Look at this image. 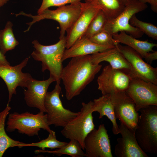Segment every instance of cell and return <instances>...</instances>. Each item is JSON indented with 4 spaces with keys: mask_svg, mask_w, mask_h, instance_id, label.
Returning <instances> with one entry per match:
<instances>
[{
    "mask_svg": "<svg viewBox=\"0 0 157 157\" xmlns=\"http://www.w3.org/2000/svg\"><path fill=\"white\" fill-rule=\"evenodd\" d=\"M82 0H42V4L37 11L38 14L41 13L45 10L51 6L59 7L71 4L80 2Z\"/></svg>",
    "mask_w": 157,
    "mask_h": 157,
    "instance_id": "f546056e",
    "label": "cell"
},
{
    "mask_svg": "<svg viewBox=\"0 0 157 157\" xmlns=\"http://www.w3.org/2000/svg\"><path fill=\"white\" fill-rule=\"evenodd\" d=\"M11 107L8 103L5 108L0 112V157H2L8 148L18 147L22 142L10 138L7 134L5 129L6 121Z\"/></svg>",
    "mask_w": 157,
    "mask_h": 157,
    "instance_id": "7402d4cb",
    "label": "cell"
},
{
    "mask_svg": "<svg viewBox=\"0 0 157 157\" xmlns=\"http://www.w3.org/2000/svg\"><path fill=\"white\" fill-rule=\"evenodd\" d=\"M81 2L70 4L58 7L55 10L47 9L41 13L33 15L22 11L18 14L13 13L16 17L22 15L32 19V21L26 24L28 25L24 32L28 31L31 26L35 23L45 19H51L57 21L60 28L59 39L65 37V32L70 28L80 15L81 10Z\"/></svg>",
    "mask_w": 157,
    "mask_h": 157,
    "instance_id": "277c9868",
    "label": "cell"
},
{
    "mask_svg": "<svg viewBox=\"0 0 157 157\" xmlns=\"http://www.w3.org/2000/svg\"><path fill=\"white\" fill-rule=\"evenodd\" d=\"M93 110L99 114V119L106 116L113 124L112 131L115 135L119 133V126L117 124L110 94L102 95L93 100Z\"/></svg>",
    "mask_w": 157,
    "mask_h": 157,
    "instance_id": "44dd1931",
    "label": "cell"
},
{
    "mask_svg": "<svg viewBox=\"0 0 157 157\" xmlns=\"http://www.w3.org/2000/svg\"><path fill=\"white\" fill-rule=\"evenodd\" d=\"M89 39L94 44L103 46L115 47L118 44L113 39V35L105 30L94 35Z\"/></svg>",
    "mask_w": 157,
    "mask_h": 157,
    "instance_id": "f1b7e54d",
    "label": "cell"
},
{
    "mask_svg": "<svg viewBox=\"0 0 157 157\" xmlns=\"http://www.w3.org/2000/svg\"><path fill=\"white\" fill-rule=\"evenodd\" d=\"M120 3L125 6L131 0H117Z\"/></svg>",
    "mask_w": 157,
    "mask_h": 157,
    "instance_id": "836d02e7",
    "label": "cell"
},
{
    "mask_svg": "<svg viewBox=\"0 0 157 157\" xmlns=\"http://www.w3.org/2000/svg\"><path fill=\"white\" fill-rule=\"evenodd\" d=\"M110 95L116 118L135 131L139 115L133 100L124 91Z\"/></svg>",
    "mask_w": 157,
    "mask_h": 157,
    "instance_id": "30bf717a",
    "label": "cell"
},
{
    "mask_svg": "<svg viewBox=\"0 0 157 157\" xmlns=\"http://www.w3.org/2000/svg\"><path fill=\"white\" fill-rule=\"evenodd\" d=\"M60 84L56 83L53 90L47 92L44 106L49 125L63 127L76 117L79 112H73L64 107L60 97L61 90Z\"/></svg>",
    "mask_w": 157,
    "mask_h": 157,
    "instance_id": "52a82bcc",
    "label": "cell"
},
{
    "mask_svg": "<svg viewBox=\"0 0 157 157\" xmlns=\"http://www.w3.org/2000/svg\"><path fill=\"white\" fill-rule=\"evenodd\" d=\"M148 62L151 63L154 60L157 59V51H154L153 52L148 53L144 58Z\"/></svg>",
    "mask_w": 157,
    "mask_h": 157,
    "instance_id": "1f68e13d",
    "label": "cell"
},
{
    "mask_svg": "<svg viewBox=\"0 0 157 157\" xmlns=\"http://www.w3.org/2000/svg\"><path fill=\"white\" fill-rule=\"evenodd\" d=\"M125 6L124 10L117 17L108 21L104 30L112 35L123 31L136 38L141 37L143 33L132 26L129 21L133 15L146 9L147 5L138 0H131Z\"/></svg>",
    "mask_w": 157,
    "mask_h": 157,
    "instance_id": "ba28073f",
    "label": "cell"
},
{
    "mask_svg": "<svg viewBox=\"0 0 157 157\" xmlns=\"http://www.w3.org/2000/svg\"><path fill=\"white\" fill-rule=\"evenodd\" d=\"M135 130V137L142 150L145 153H157V106L150 105L141 108Z\"/></svg>",
    "mask_w": 157,
    "mask_h": 157,
    "instance_id": "3957f363",
    "label": "cell"
},
{
    "mask_svg": "<svg viewBox=\"0 0 157 157\" xmlns=\"http://www.w3.org/2000/svg\"><path fill=\"white\" fill-rule=\"evenodd\" d=\"M40 111L36 114L28 112L9 114L6 123V130L12 132L17 130L20 133L29 136L38 135L41 129L49 133L52 130L48 124L46 114Z\"/></svg>",
    "mask_w": 157,
    "mask_h": 157,
    "instance_id": "5b68a950",
    "label": "cell"
},
{
    "mask_svg": "<svg viewBox=\"0 0 157 157\" xmlns=\"http://www.w3.org/2000/svg\"><path fill=\"white\" fill-rule=\"evenodd\" d=\"M0 65H10L9 63L7 60L6 57L0 50Z\"/></svg>",
    "mask_w": 157,
    "mask_h": 157,
    "instance_id": "d6a6232c",
    "label": "cell"
},
{
    "mask_svg": "<svg viewBox=\"0 0 157 157\" xmlns=\"http://www.w3.org/2000/svg\"><path fill=\"white\" fill-rule=\"evenodd\" d=\"M132 26L138 28L140 30L154 40H157V27L153 24L141 21L133 15L129 21Z\"/></svg>",
    "mask_w": 157,
    "mask_h": 157,
    "instance_id": "83f0119b",
    "label": "cell"
},
{
    "mask_svg": "<svg viewBox=\"0 0 157 157\" xmlns=\"http://www.w3.org/2000/svg\"><path fill=\"white\" fill-rule=\"evenodd\" d=\"M9 0H0V8L6 4Z\"/></svg>",
    "mask_w": 157,
    "mask_h": 157,
    "instance_id": "e575fe53",
    "label": "cell"
},
{
    "mask_svg": "<svg viewBox=\"0 0 157 157\" xmlns=\"http://www.w3.org/2000/svg\"><path fill=\"white\" fill-rule=\"evenodd\" d=\"M81 10L79 16L67 31L66 48L71 47L84 34L91 21L100 10L88 2L81 3Z\"/></svg>",
    "mask_w": 157,
    "mask_h": 157,
    "instance_id": "9a60e30c",
    "label": "cell"
},
{
    "mask_svg": "<svg viewBox=\"0 0 157 157\" xmlns=\"http://www.w3.org/2000/svg\"><path fill=\"white\" fill-rule=\"evenodd\" d=\"M32 44L35 49L31 56L35 60L42 62V72L49 70L56 83L60 84L63 68V57L66 48V36L52 45H43L37 40L33 41Z\"/></svg>",
    "mask_w": 157,
    "mask_h": 157,
    "instance_id": "7a4b0ae2",
    "label": "cell"
},
{
    "mask_svg": "<svg viewBox=\"0 0 157 157\" xmlns=\"http://www.w3.org/2000/svg\"><path fill=\"white\" fill-rule=\"evenodd\" d=\"M67 142H63L58 140L56 138L55 132L51 130L49 132L48 137L39 142L25 143L22 142L19 145L18 147L20 148L25 147H35L44 150L46 148L51 149L60 148L67 144Z\"/></svg>",
    "mask_w": 157,
    "mask_h": 157,
    "instance_id": "484cf974",
    "label": "cell"
},
{
    "mask_svg": "<svg viewBox=\"0 0 157 157\" xmlns=\"http://www.w3.org/2000/svg\"><path fill=\"white\" fill-rule=\"evenodd\" d=\"M131 79L122 71L113 68L109 65L103 68L97 78L98 89L102 95L126 91Z\"/></svg>",
    "mask_w": 157,
    "mask_h": 157,
    "instance_id": "7c38bea8",
    "label": "cell"
},
{
    "mask_svg": "<svg viewBox=\"0 0 157 157\" xmlns=\"http://www.w3.org/2000/svg\"><path fill=\"white\" fill-rule=\"evenodd\" d=\"M55 81V79L51 76L45 80H37L33 78L31 80L26 86L27 89L24 91V99L27 105L46 113L44 106L45 96L49 86Z\"/></svg>",
    "mask_w": 157,
    "mask_h": 157,
    "instance_id": "e0dca14e",
    "label": "cell"
},
{
    "mask_svg": "<svg viewBox=\"0 0 157 157\" xmlns=\"http://www.w3.org/2000/svg\"><path fill=\"white\" fill-rule=\"evenodd\" d=\"M125 92L134 101L138 112L149 106H157V85L140 78H131Z\"/></svg>",
    "mask_w": 157,
    "mask_h": 157,
    "instance_id": "8fae6325",
    "label": "cell"
},
{
    "mask_svg": "<svg viewBox=\"0 0 157 157\" xmlns=\"http://www.w3.org/2000/svg\"><path fill=\"white\" fill-rule=\"evenodd\" d=\"M90 55L91 60L94 63L99 64L102 62L106 61L113 68L121 70L127 74L131 70L130 65L117 45L114 48Z\"/></svg>",
    "mask_w": 157,
    "mask_h": 157,
    "instance_id": "ac0fdd59",
    "label": "cell"
},
{
    "mask_svg": "<svg viewBox=\"0 0 157 157\" xmlns=\"http://www.w3.org/2000/svg\"><path fill=\"white\" fill-rule=\"evenodd\" d=\"M84 150L86 157H113L107 131L104 124L95 128L85 137Z\"/></svg>",
    "mask_w": 157,
    "mask_h": 157,
    "instance_id": "4fadbf2b",
    "label": "cell"
},
{
    "mask_svg": "<svg viewBox=\"0 0 157 157\" xmlns=\"http://www.w3.org/2000/svg\"><path fill=\"white\" fill-rule=\"evenodd\" d=\"M113 37L118 43H122L130 47L144 58L148 53L153 52V48L157 46L156 43L138 40L123 31L113 34Z\"/></svg>",
    "mask_w": 157,
    "mask_h": 157,
    "instance_id": "ffe728a7",
    "label": "cell"
},
{
    "mask_svg": "<svg viewBox=\"0 0 157 157\" xmlns=\"http://www.w3.org/2000/svg\"><path fill=\"white\" fill-rule=\"evenodd\" d=\"M119 126L121 138H118L115 146L114 154L117 157H148L139 145L135 131L120 121Z\"/></svg>",
    "mask_w": 157,
    "mask_h": 157,
    "instance_id": "2e32d148",
    "label": "cell"
},
{
    "mask_svg": "<svg viewBox=\"0 0 157 157\" xmlns=\"http://www.w3.org/2000/svg\"><path fill=\"white\" fill-rule=\"evenodd\" d=\"M80 144L77 140H71L65 145L56 150L49 151L39 149L35 150V153L36 154L48 153L59 156L65 154L72 157H84L85 156V154Z\"/></svg>",
    "mask_w": 157,
    "mask_h": 157,
    "instance_id": "cb8c5ba5",
    "label": "cell"
},
{
    "mask_svg": "<svg viewBox=\"0 0 157 157\" xmlns=\"http://www.w3.org/2000/svg\"><path fill=\"white\" fill-rule=\"evenodd\" d=\"M99 7L104 12L108 21L117 17L124 10L125 6L117 0H85Z\"/></svg>",
    "mask_w": 157,
    "mask_h": 157,
    "instance_id": "603a6c76",
    "label": "cell"
},
{
    "mask_svg": "<svg viewBox=\"0 0 157 157\" xmlns=\"http://www.w3.org/2000/svg\"><path fill=\"white\" fill-rule=\"evenodd\" d=\"M114 47L99 45L91 42L89 38L82 37L69 48L65 50L63 60L74 57L91 55Z\"/></svg>",
    "mask_w": 157,
    "mask_h": 157,
    "instance_id": "d6986e66",
    "label": "cell"
},
{
    "mask_svg": "<svg viewBox=\"0 0 157 157\" xmlns=\"http://www.w3.org/2000/svg\"><path fill=\"white\" fill-rule=\"evenodd\" d=\"M117 46L130 65L131 69L128 75L131 78H140L157 85V67L145 62L138 53L130 47L120 43Z\"/></svg>",
    "mask_w": 157,
    "mask_h": 157,
    "instance_id": "9c48e42d",
    "label": "cell"
},
{
    "mask_svg": "<svg viewBox=\"0 0 157 157\" xmlns=\"http://www.w3.org/2000/svg\"><path fill=\"white\" fill-rule=\"evenodd\" d=\"M108 21L105 15L100 9L93 18L86 31L82 37L89 38L104 30Z\"/></svg>",
    "mask_w": 157,
    "mask_h": 157,
    "instance_id": "4316f807",
    "label": "cell"
},
{
    "mask_svg": "<svg viewBox=\"0 0 157 157\" xmlns=\"http://www.w3.org/2000/svg\"><path fill=\"white\" fill-rule=\"evenodd\" d=\"M93 101L82 102L78 115L71 120L61 131L63 136L70 140H75L84 150V140L87 135L94 128L92 113Z\"/></svg>",
    "mask_w": 157,
    "mask_h": 157,
    "instance_id": "8992f818",
    "label": "cell"
},
{
    "mask_svg": "<svg viewBox=\"0 0 157 157\" xmlns=\"http://www.w3.org/2000/svg\"><path fill=\"white\" fill-rule=\"evenodd\" d=\"M29 59L26 58L19 64L14 66L0 65V77L5 83L8 92V103L11 101L13 95L16 94L17 87L26 88L29 82L33 78L30 74L22 71Z\"/></svg>",
    "mask_w": 157,
    "mask_h": 157,
    "instance_id": "5bb4252c",
    "label": "cell"
},
{
    "mask_svg": "<svg viewBox=\"0 0 157 157\" xmlns=\"http://www.w3.org/2000/svg\"><path fill=\"white\" fill-rule=\"evenodd\" d=\"M140 2L146 4L149 3L152 10L155 13H157V0H138Z\"/></svg>",
    "mask_w": 157,
    "mask_h": 157,
    "instance_id": "4dcf8cb0",
    "label": "cell"
},
{
    "mask_svg": "<svg viewBox=\"0 0 157 157\" xmlns=\"http://www.w3.org/2000/svg\"><path fill=\"white\" fill-rule=\"evenodd\" d=\"M13 26L12 22L8 21L4 28L0 30V50L4 55L8 51L14 49L19 44L14 34Z\"/></svg>",
    "mask_w": 157,
    "mask_h": 157,
    "instance_id": "d4e9b609",
    "label": "cell"
},
{
    "mask_svg": "<svg viewBox=\"0 0 157 157\" xmlns=\"http://www.w3.org/2000/svg\"><path fill=\"white\" fill-rule=\"evenodd\" d=\"M101 65L93 63L91 55L72 58L63 67L60 78L65 91V97L70 100L81 92L94 79Z\"/></svg>",
    "mask_w": 157,
    "mask_h": 157,
    "instance_id": "6da1fadb",
    "label": "cell"
}]
</instances>
